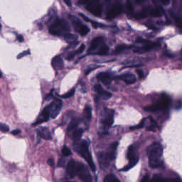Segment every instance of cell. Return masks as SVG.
Returning a JSON list of instances; mask_svg holds the SVG:
<instances>
[{"instance_id":"6da1fadb","label":"cell","mask_w":182,"mask_h":182,"mask_svg":"<svg viewBox=\"0 0 182 182\" xmlns=\"http://www.w3.org/2000/svg\"><path fill=\"white\" fill-rule=\"evenodd\" d=\"M149 158V167L153 169L159 168L162 164V157L163 154V147L157 142H154L149 146L147 150Z\"/></svg>"},{"instance_id":"7a4b0ae2","label":"cell","mask_w":182,"mask_h":182,"mask_svg":"<svg viewBox=\"0 0 182 182\" xmlns=\"http://www.w3.org/2000/svg\"><path fill=\"white\" fill-rule=\"evenodd\" d=\"M69 31V24L62 19H56L49 27L50 34L53 36H64Z\"/></svg>"},{"instance_id":"3957f363","label":"cell","mask_w":182,"mask_h":182,"mask_svg":"<svg viewBox=\"0 0 182 182\" xmlns=\"http://www.w3.org/2000/svg\"><path fill=\"white\" fill-rule=\"evenodd\" d=\"M76 149V151H78V152L80 154V156L86 159V161L87 162L89 167H91V170L95 172V169H96V167H95L94 162H93V159H92L91 154V153H90L89 149H88V145L87 142L86 141H83L82 142H80V143L77 146V149Z\"/></svg>"},{"instance_id":"277c9868","label":"cell","mask_w":182,"mask_h":182,"mask_svg":"<svg viewBox=\"0 0 182 182\" xmlns=\"http://www.w3.org/2000/svg\"><path fill=\"white\" fill-rule=\"evenodd\" d=\"M170 102L171 100L168 95L166 94H162L161 99H160V100L157 103L148 106V107H146L145 110L146 111L148 112H155L157 110H165L169 107Z\"/></svg>"},{"instance_id":"5b68a950","label":"cell","mask_w":182,"mask_h":182,"mask_svg":"<svg viewBox=\"0 0 182 182\" xmlns=\"http://www.w3.org/2000/svg\"><path fill=\"white\" fill-rule=\"evenodd\" d=\"M127 159H129L128 165H127L126 167H124V168H122L121 171L127 172V171L133 168V167L137 164L139 161V157L137 156L135 149L133 146H130L128 148V150H127Z\"/></svg>"},{"instance_id":"8992f818","label":"cell","mask_w":182,"mask_h":182,"mask_svg":"<svg viewBox=\"0 0 182 182\" xmlns=\"http://www.w3.org/2000/svg\"><path fill=\"white\" fill-rule=\"evenodd\" d=\"M77 174L83 182H92L93 179L87 167L82 163H77Z\"/></svg>"},{"instance_id":"52a82bcc","label":"cell","mask_w":182,"mask_h":182,"mask_svg":"<svg viewBox=\"0 0 182 182\" xmlns=\"http://www.w3.org/2000/svg\"><path fill=\"white\" fill-rule=\"evenodd\" d=\"M113 121H114V112L113 110H107L104 114L102 120L104 134H105L108 129L111 127L113 124Z\"/></svg>"},{"instance_id":"ba28073f","label":"cell","mask_w":182,"mask_h":182,"mask_svg":"<svg viewBox=\"0 0 182 182\" xmlns=\"http://www.w3.org/2000/svg\"><path fill=\"white\" fill-rule=\"evenodd\" d=\"M62 101L59 99H56L50 105H48V109H49L50 116L52 118H56L58 115H59L60 112L62 108Z\"/></svg>"},{"instance_id":"9c48e42d","label":"cell","mask_w":182,"mask_h":182,"mask_svg":"<svg viewBox=\"0 0 182 182\" xmlns=\"http://www.w3.org/2000/svg\"><path fill=\"white\" fill-rule=\"evenodd\" d=\"M87 10L96 17H100L102 13V6L99 4V0H92L87 7Z\"/></svg>"},{"instance_id":"30bf717a","label":"cell","mask_w":182,"mask_h":182,"mask_svg":"<svg viewBox=\"0 0 182 182\" xmlns=\"http://www.w3.org/2000/svg\"><path fill=\"white\" fill-rule=\"evenodd\" d=\"M113 161L107 152H100L98 154V162L102 167H107Z\"/></svg>"},{"instance_id":"8fae6325","label":"cell","mask_w":182,"mask_h":182,"mask_svg":"<svg viewBox=\"0 0 182 182\" xmlns=\"http://www.w3.org/2000/svg\"><path fill=\"white\" fill-rule=\"evenodd\" d=\"M122 11V7L120 4H115L107 12L108 19H114V18L118 17L121 14Z\"/></svg>"},{"instance_id":"7c38bea8","label":"cell","mask_w":182,"mask_h":182,"mask_svg":"<svg viewBox=\"0 0 182 182\" xmlns=\"http://www.w3.org/2000/svg\"><path fill=\"white\" fill-rule=\"evenodd\" d=\"M49 118H50V113L48 106V107H46L44 108V110L42 111V113H41L40 115H39V118H37V121H36L35 123L34 124V125H39V124H41L43 123V122L48 121Z\"/></svg>"},{"instance_id":"4fadbf2b","label":"cell","mask_w":182,"mask_h":182,"mask_svg":"<svg viewBox=\"0 0 182 182\" xmlns=\"http://www.w3.org/2000/svg\"><path fill=\"white\" fill-rule=\"evenodd\" d=\"M67 173L70 177L73 178L77 175V163L74 160H71L67 165Z\"/></svg>"},{"instance_id":"5bb4252c","label":"cell","mask_w":182,"mask_h":182,"mask_svg":"<svg viewBox=\"0 0 182 182\" xmlns=\"http://www.w3.org/2000/svg\"><path fill=\"white\" fill-rule=\"evenodd\" d=\"M37 132L39 136L41 137V138L44 139V140H50L52 139L51 132L49 131V129H48L47 127H40V128L38 129Z\"/></svg>"},{"instance_id":"9a60e30c","label":"cell","mask_w":182,"mask_h":182,"mask_svg":"<svg viewBox=\"0 0 182 182\" xmlns=\"http://www.w3.org/2000/svg\"><path fill=\"white\" fill-rule=\"evenodd\" d=\"M118 79L125 81L127 84H133L136 82L137 79L134 75L132 74V73H125V74L120 75L118 76Z\"/></svg>"},{"instance_id":"2e32d148","label":"cell","mask_w":182,"mask_h":182,"mask_svg":"<svg viewBox=\"0 0 182 182\" xmlns=\"http://www.w3.org/2000/svg\"><path fill=\"white\" fill-rule=\"evenodd\" d=\"M52 66H53L54 69L56 70V71L62 69L64 66V63L62 58L61 56H58L54 57L53 60H52Z\"/></svg>"},{"instance_id":"e0dca14e","label":"cell","mask_w":182,"mask_h":182,"mask_svg":"<svg viewBox=\"0 0 182 182\" xmlns=\"http://www.w3.org/2000/svg\"><path fill=\"white\" fill-rule=\"evenodd\" d=\"M102 40H103V39H102V37H98L95 38V39L91 41V44L90 45L89 48H88V52L90 53V52L93 51L94 50L96 49L99 46V45L101 44Z\"/></svg>"},{"instance_id":"ac0fdd59","label":"cell","mask_w":182,"mask_h":182,"mask_svg":"<svg viewBox=\"0 0 182 182\" xmlns=\"http://www.w3.org/2000/svg\"><path fill=\"white\" fill-rule=\"evenodd\" d=\"M97 78H98V80L99 81L102 82V83L105 85L110 84V83L111 82L110 75L106 73H99V74L97 75Z\"/></svg>"},{"instance_id":"d6986e66","label":"cell","mask_w":182,"mask_h":182,"mask_svg":"<svg viewBox=\"0 0 182 182\" xmlns=\"http://www.w3.org/2000/svg\"><path fill=\"white\" fill-rule=\"evenodd\" d=\"M159 46V44H155V43H150V44H146L145 46H143V47H142L141 48H140V49L138 50H135V52H145V51H150V50L153 49L154 48L157 47V46Z\"/></svg>"},{"instance_id":"ffe728a7","label":"cell","mask_w":182,"mask_h":182,"mask_svg":"<svg viewBox=\"0 0 182 182\" xmlns=\"http://www.w3.org/2000/svg\"><path fill=\"white\" fill-rule=\"evenodd\" d=\"M83 132V129H75L73 133V140L75 142H78L81 138V137H82Z\"/></svg>"},{"instance_id":"44dd1931","label":"cell","mask_w":182,"mask_h":182,"mask_svg":"<svg viewBox=\"0 0 182 182\" xmlns=\"http://www.w3.org/2000/svg\"><path fill=\"white\" fill-rule=\"evenodd\" d=\"M76 30H78L79 34L81 36H86L90 32V29L87 26H85V25L83 24H80Z\"/></svg>"},{"instance_id":"7402d4cb","label":"cell","mask_w":182,"mask_h":182,"mask_svg":"<svg viewBox=\"0 0 182 182\" xmlns=\"http://www.w3.org/2000/svg\"><path fill=\"white\" fill-rule=\"evenodd\" d=\"M64 37L65 40L70 43L75 42V41L78 39V37H77L76 35H75V34H69V33L65 34Z\"/></svg>"},{"instance_id":"603a6c76","label":"cell","mask_w":182,"mask_h":182,"mask_svg":"<svg viewBox=\"0 0 182 182\" xmlns=\"http://www.w3.org/2000/svg\"><path fill=\"white\" fill-rule=\"evenodd\" d=\"M104 182H120V181L114 174H108L105 178Z\"/></svg>"},{"instance_id":"cb8c5ba5","label":"cell","mask_w":182,"mask_h":182,"mask_svg":"<svg viewBox=\"0 0 182 182\" xmlns=\"http://www.w3.org/2000/svg\"><path fill=\"white\" fill-rule=\"evenodd\" d=\"M85 118L88 120H90L92 118V109L90 106H86L84 109Z\"/></svg>"},{"instance_id":"d4e9b609","label":"cell","mask_w":182,"mask_h":182,"mask_svg":"<svg viewBox=\"0 0 182 182\" xmlns=\"http://www.w3.org/2000/svg\"><path fill=\"white\" fill-rule=\"evenodd\" d=\"M149 182H167V181L164 179V178H162L161 176L154 175L152 179L149 180Z\"/></svg>"},{"instance_id":"484cf974","label":"cell","mask_w":182,"mask_h":182,"mask_svg":"<svg viewBox=\"0 0 182 182\" xmlns=\"http://www.w3.org/2000/svg\"><path fill=\"white\" fill-rule=\"evenodd\" d=\"M78 120H76V119H74V120H73L71 121V123H70V125H68V130L71 131V130H73V129H74L75 127L78 126Z\"/></svg>"},{"instance_id":"4316f807","label":"cell","mask_w":182,"mask_h":182,"mask_svg":"<svg viewBox=\"0 0 182 182\" xmlns=\"http://www.w3.org/2000/svg\"><path fill=\"white\" fill-rule=\"evenodd\" d=\"M108 51H109V47H108L107 46H106V45H104V46H102L100 48V49H99L98 51V53L100 54V55H105V54L108 53Z\"/></svg>"},{"instance_id":"83f0119b","label":"cell","mask_w":182,"mask_h":182,"mask_svg":"<svg viewBox=\"0 0 182 182\" xmlns=\"http://www.w3.org/2000/svg\"><path fill=\"white\" fill-rule=\"evenodd\" d=\"M129 48H131V46H127V45H120V46H118V47L116 48L115 51H116L117 53H120V52L125 51L126 49H129Z\"/></svg>"},{"instance_id":"f1b7e54d","label":"cell","mask_w":182,"mask_h":182,"mask_svg":"<svg viewBox=\"0 0 182 182\" xmlns=\"http://www.w3.org/2000/svg\"><path fill=\"white\" fill-rule=\"evenodd\" d=\"M75 91V88H73V89L71 90V91H68V93H66V94H64V95H62V96H61V97H62L63 98H71V97H72L73 95H74Z\"/></svg>"},{"instance_id":"f546056e","label":"cell","mask_w":182,"mask_h":182,"mask_svg":"<svg viewBox=\"0 0 182 182\" xmlns=\"http://www.w3.org/2000/svg\"><path fill=\"white\" fill-rule=\"evenodd\" d=\"M101 97L105 100H108V99H110L112 97V94L110 93H109V92L107 91H102V93H101Z\"/></svg>"},{"instance_id":"4dcf8cb0","label":"cell","mask_w":182,"mask_h":182,"mask_svg":"<svg viewBox=\"0 0 182 182\" xmlns=\"http://www.w3.org/2000/svg\"><path fill=\"white\" fill-rule=\"evenodd\" d=\"M150 14L154 17H161V14H160V12L157 10V9H154V10H151L150 11Z\"/></svg>"},{"instance_id":"1f68e13d","label":"cell","mask_w":182,"mask_h":182,"mask_svg":"<svg viewBox=\"0 0 182 182\" xmlns=\"http://www.w3.org/2000/svg\"><path fill=\"white\" fill-rule=\"evenodd\" d=\"M9 130H10V127L8 125H7L6 124L0 123V131L2 132H7Z\"/></svg>"},{"instance_id":"d6a6232c","label":"cell","mask_w":182,"mask_h":182,"mask_svg":"<svg viewBox=\"0 0 182 182\" xmlns=\"http://www.w3.org/2000/svg\"><path fill=\"white\" fill-rule=\"evenodd\" d=\"M62 154L64 156H68L71 154V151L70 150V149H68L67 147H64L62 149Z\"/></svg>"},{"instance_id":"836d02e7","label":"cell","mask_w":182,"mask_h":182,"mask_svg":"<svg viewBox=\"0 0 182 182\" xmlns=\"http://www.w3.org/2000/svg\"><path fill=\"white\" fill-rule=\"evenodd\" d=\"M94 90H95V91L96 92V93H98V94L100 95H101V93H102V91H103L102 86H100V84L95 85V86H94Z\"/></svg>"},{"instance_id":"e575fe53","label":"cell","mask_w":182,"mask_h":182,"mask_svg":"<svg viewBox=\"0 0 182 182\" xmlns=\"http://www.w3.org/2000/svg\"><path fill=\"white\" fill-rule=\"evenodd\" d=\"M145 119H143V120H142V122H140L139 125H137V126H134V127H131L130 129H137L142 128V127H143L144 125H145Z\"/></svg>"},{"instance_id":"d590c367","label":"cell","mask_w":182,"mask_h":182,"mask_svg":"<svg viewBox=\"0 0 182 182\" xmlns=\"http://www.w3.org/2000/svg\"><path fill=\"white\" fill-rule=\"evenodd\" d=\"M174 19H175V22L176 25H177L179 28L182 29V17H175Z\"/></svg>"},{"instance_id":"8d00e7d4","label":"cell","mask_w":182,"mask_h":182,"mask_svg":"<svg viewBox=\"0 0 182 182\" xmlns=\"http://www.w3.org/2000/svg\"><path fill=\"white\" fill-rule=\"evenodd\" d=\"M147 14H148V12H147V10H143L142 12H140V13L138 14V15L137 16V19H142V18H145L147 16Z\"/></svg>"},{"instance_id":"74e56055","label":"cell","mask_w":182,"mask_h":182,"mask_svg":"<svg viewBox=\"0 0 182 182\" xmlns=\"http://www.w3.org/2000/svg\"><path fill=\"white\" fill-rule=\"evenodd\" d=\"M29 53H30L29 50H26V51L21 52V53H20L19 54V55H18L17 58H21L26 56H27V55H29Z\"/></svg>"},{"instance_id":"f35d334b","label":"cell","mask_w":182,"mask_h":182,"mask_svg":"<svg viewBox=\"0 0 182 182\" xmlns=\"http://www.w3.org/2000/svg\"><path fill=\"white\" fill-rule=\"evenodd\" d=\"M85 48H86V46H85L84 44H82V45H81V46H80V48H79L76 51H75V53H76V54H77V53H83V52L84 51Z\"/></svg>"},{"instance_id":"ab89813d","label":"cell","mask_w":182,"mask_h":182,"mask_svg":"<svg viewBox=\"0 0 182 182\" xmlns=\"http://www.w3.org/2000/svg\"><path fill=\"white\" fill-rule=\"evenodd\" d=\"M137 41L139 43H143V44H150V43H152L151 41H149L148 40H145V39H137Z\"/></svg>"},{"instance_id":"60d3db41","label":"cell","mask_w":182,"mask_h":182,"mask_svg":"<svg viewBox=\"0 0 182 182\" xmlns=\"http://www.w3.org/2000/svg\"><path fill=\"white\" fill-rule=\"evenodd\" d=\"M76 54V53L75 52H72V53H71L70 54H68V56H67V59L68 60H71L72 58H73V57L75 56V55Z\"/></svg>"},{"instance_id":"b9f144b4","label":"cell","mask_w":182,"mask_h":182,"mask_svg":"<svg viewBox=\"0 0 182 182\" xmlns=\"http://www.w3.org/2000/svg\"><path fill=\"white\" fill-rule=\"evenodd\" d=\"M137 74H138L139 77H140V79L143 78L144 73H143V72H142V71H141V70H137Z\"/></svg>"},{"instance_id":"7bdbcfd3","label":"cell","mask_w":182,"mask_h":182,"mask_svg":"<svg viewBox=\"0 0 182 182\" xmlns=\"http://www.w3.org/2000/svg\"><path fill=\"white\" fill-rule=\"evenodd\" d=\"M127 10H128V12H130V13H132V6L131 5V4L128 2L127 4Z\"/></svg>"},{"instance_id":"ee69618b","label":"cell","mask_w":182,"mask_h":182,"mask_svg":"<svg viewBox=\"0 0 182 182\" xmlns=\"http://www.w3.org/2000/svg\"><path fill=\"white\" fill-rule=\"evenodd\" d=\"M149 180H150V179H149V176L148 175H146L143 177V179H142L141 182H149Z\"/></svg>"},{"instance_id":"f6af8a7d","label":"cell","mask_w":182,"mask_h":182,"mask_svg":"<svg viewBox=\"0 0 182 182\" xmlns=\"http://www.w3.org/2000/svg\"><path fill=\"white\" fill-rule=\"evenodd\" d=\"M80 17H82L83 19L84 20L86 21H91V19H90L89 18H88V17H86V16H85L84 14H80Z\"/></svg>"},{"instance_id":"bcb514c9","label":"cell","mask_w":182,"mask_h":182,"mask_svg":"<svg viewBox=\"0 0 182 182\" xmlns=\"http://www.w3.org/2000/svg\"><path fill=\"white\" fill-rule=\"evenodd\" d=\"M164 5H169L170 3V0H159Z\"/></svg>"},{"instance_id":"7dc6e473","label":"cell","mask_w":182,"mask_h":182,"mask_svg":"<svg viewBox=\"0 0 182 182\" xmlns=\"http://www.w3.org/2000/svg\"><path fill=\"white\" fill-rule=\"evenodd\" d=\"M17 39L19 41V42H23V41H24V37H23L21 35H17Z\"/></svg>"},{"instance_id":"c3c4849f","label":"cell","mask_w":182,"mask_h":182,"mask_svg":"<svg viewBox=\"0 0 182 182\" xmlns=\"http://www.w3.org/2000/svg\"><path fill=\"white\" fill-rule=\"evenodd\" d=\"M48 164H49L51 167H53L54 165V160L53 159H49L48 160Z\"/></svg>"},{"instance_id":"681fc988","label":"cell","mask_w":182,"mask_h":182,"mask_svg":"<svg viewBox=\"0 0 182 182\" xmlns=\"http://www.w3.org/2000/svg\"><path fill=\"white\" fill-rule=\"evenodd\" d=\"M20 132H21L20 129H15V130H14V131H12V134H14V135L19 134Z\"/></svg>"},{"instance_id":"f907efd6","label":"cell","mask_w":182,"mask_h":182,"mask_svg":"<svg viewBox=\"0 0 182 182\" xmlns=\"http://www.w3.org/2000/svg\"><path fill=\"white\" fill-rule=\"evenodd\" d=\"M167 182H181L179 181V179H169Z\"/></svg>"},{"instance_id":"816d5d0a","label":"cell","mask_w":182,"mask_h":182,"mask_svg":"<svg viewBox=\"0 0 182 182\" xmlns=\"http://www.w3.org/2000/svg\"><path fill=\"white\" fill-rule=\"evenodd\" d=\"M64 1H65V3L68 5V6H69V7L71 6V4H72L71 0H64Z\"/></svg>"},{"instance_id":"f5cc1de1","label":"cell","mask_w":182,"mask_h":182,"mask_svg":"<svg viewBox=\"0 0 182 182\" xmlns=\"http://www.w3.org/2000/svg\"><path fill=\"white\" fill-rule=\"evenodd\" d=\"M92 25H93V26L94 27V28H98V27L100 26L99 24H98V23H96V22H92Z\"/></svg>"},{"instance_id":"db71d44e","label":"cell","mask_w":182,"mask_h":182,"mask_svg":"<svg viewBox=\"0 0 182 182\" xmlns=\"http://www.w3.org/2000/svg\"><path fill=\"white\" fill-rule=\"evenodd\" d=\"M142 1H143V0H137V3H141Z\"/></svg>"},{"instance_id":"11a10c76","label":"cell","mask_w":182,"mask_h":182,"mask_svg":"<svg viewBox=\"0 0 182 182\" xmlns=\"http://www.w3.org/2000/svg\"><path fill=\"white\" fill-rule=\"evenodd\" d=\"M88 1H89V0H83V3H86V2H88Z\"/></svg>"},{"instance_id":"9f6ffc18","label":"cell","mask_w":182,"mask_h":182,"mask_svg":"<svg viewBox=\"0 0 182 182\" xmlns=\"http://www.w3.org/2000/svg\"><path fill=\"white\" fill-rule=\"evenodd\" d=\"M1 76H2V74H1V71H0V78H1Z\"/></svg>"},{"instance_id":"6f0895ef","label":"cell","mask_w":182,"mask_h":182,"mask_svg":"<svg viewBox=\"0 0 182 182\" xmlns=\"http://www.w3.org/2000/svg\"><path fill=\"white\" fill-rule=\"evenodd\" d=\"M1 25L0 24V31H1Z\"/></svg>"},{"instance_id":"680465c9","label":"cell","mask_w":182,"mask_h":182,"mask_svg":"<svg viewBox=\"0 0 182 182\" xmlns=\"http://www.w3.org/2000/svg\"><path fill=\"white\" fill-rule=\"evenodd\" d=\"M68 182H73V181H68Z\"/></svg>"},{"instance_id":"91938a15","label":"cell","mask_w":182,"mask_h":182,"mask_svg":"<svg viewBox=\"0 0 182 182\" xmlns=\"http://www.w3.org/2000/svg\"><path fill=\"white\" fill-rule=\"evenodd\" d=\"M181 52H182V51H181Z\"/></svg>"}]
</instances>
